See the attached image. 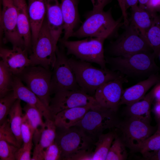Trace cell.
<instances>
[{"instance_id": "obj_41", "label": "cell", "mask_w": 160, "mask_h": 160, "mask_svg": "<svg viewBox=\"0 0 160 160\" xmlns=\"http://www.w3.org/2000/svg\"><path fill=\"white\" fill-rule=\"evenodd\" d=\"M142 154L143 158L145 160H160V150L158 151L147 152Z\"/></svg>"}, {"instance_id": "obj_43", "label": "cell", "mask_w": 160, "mask_h": 160, "mask_svg": "<svg viewBox=\"0 0 160 160\" xmlns=\"http://www.w3.org/2000/svg\"><path fill=\"white\" fill-rule=\"evenodd\" d=\"M152 111L158 123H160V101H155Z\"/></svg>"}, {"instance_id": "obj_31", "label": "cell", "mask_w": 160, "mask_h": 160, "mask_svg": "<svg viewBox=\"0 0 160 160\" xmlns=\"http://www.w3.org/2000/svg\"><path fill=\"white\" fill-rule=\"evenodd\" d=\"M160 150V123H158L155 132L143 142L138 151L144 153Z\"/></svg>"}, {"instance_id": "obj_44", "label": "cell", "mask_w": 160, "mask_h": 160, "mask_svg": "<svg viewBox=\"0 0 160 160\" xmlns=\"http://www.w3.org/2000/svg\"><path fill=\"white\" fill-rule=\"evenodd\" d=\"M152 89L155 101H160V83H156Z\"/></svg>"}, {"instance_id": "obj_23", "label": "cell", "mask_w": 160, "mask_h": 160, "mask_svg": "<svg viewBox=\"0 0 160 160\" xmlns=\"http://www.w3.org/2000/svg\"><path fill=\"white\" fill-rule=\"evenodd\" d=\"M39 140L35 145L32 160H41L44 151L55 140L57 127L53 119H45Z\"/></svg>"}, {"instance_id": "obj_24", "label": "cell", "mask_w": 160, "mask_h": 160, "mask_svg": "<svg viewBox=\"0 0 160 160\" xmlns=\"http://www.w3.org/2000/svg\"><path fill=\"white\" fill-rule=\"evenodd\" d=\"M154 101L151 89L141 100L127 105L126 113L129 117L150 123L151 120V107Z\"/></svg>"}, {"instance_id": "obj_33", "label": "cell", "mask_w": 160, "mask_h": 160, "mask_svg": "<svg viewBox=\"0 0 160 160\" xmlns=\"http://www.w3.org/2000/svg\"><path fill=\"white\" fill-rule=\"evenodd\" d=\"M16 99L12 91L0 98V125L8 119L7 117L9 111Z\"/></svg>"}, {"instance_id": "obj_32", "label": "cell", "mask_w": 160, "mask_h": 160, "mask_svg": "<svg viewBox=\"0 0 160 160\" xmlns=\"http://www.w3.org/2000/svg\"><path fill=\"white\" fill-rule=\"evenodd\" d=\"M12 74L2 60H0V97H3L8 93L11 88Z\"/></svg>"}, {"instance_id": "obj_30", "label": "cell", "mask_w": 160, "mask_h": 160, "mask_svg": "<svg viewBox=\"0 0 160 160\" xmlns=\"http://www.w3.org/2000/svg\"><path fill=\"white\" fill-rule=\"evenodd\" d=\"M126 148L121 138L116 134L109 148L105 160L126 159L128 154Z\"/></svg>"}, {"instance_id": "obj_36", "label": "cell", "mask_w": 160, "mask_h": 160, "mask_svg": "<svg viewBox=\"0 0 160 160\" xmlns=\"http://www.w3.org/2000/svg\"><path fill=\"white\" fill-rule=\"evenodd\" d=\"M61 160V151L55 140L43 151L41 160Z\"/></svg>"}, {"instance_id": "obj_38", "label": "cell", "mask_w": 160, "mask_h": 160, "mask_svg": "<svg viewBox=\"0 0 160 160\" xmlns=\"http://www.w3.org/2000/svg\"><path fill=\"white\" fill-rule=\"evenodd\" d=\"M32 145H22L18 148L15 154V160H31V151Z\"/></svg>"}, {"instance_id": "obj_27", "label": "cell", "mask_w": 160, "mask_h": 160, "mask_svg": "<svg viewBox=\"0 0 160 160\" xmlns=\"http://www.w3.org/2000/svg\"><path fill=\"white\" fill-rule=\"evenodd\" d=\"M33 132V139L35 145L38 143L44 122L40 112L35 108L26 104L23 109Z\"/></svg>"}, {"instance_id": "obj_49", "label": "cell", "mask_w": 160, "mask_h": 160, "mask_svg": "<svg viewBox=\"0 0 160 160\" xmlns=\"http://www.w3.org/2000/svg\"><path fill=\"white\" fill-rule=\"evenodd\" d=\"M1 0H0V5H1L0 3H1Z\"/></svg>"}, {"instance_id": "obj_47", "label": "cell", "mask_w": 160, "mask_h": 160, "mask_svg": "<svg viewBox=\"0 0 160 160\" xmlns=\"http://www.w3.org/2000/svg\"><path fill=\"white\" fill-rule=\"evenodd\" d=\"M148 0H138L139 4V7L144 8H146Z\"/></svg>"}, {"instance_id": "obj_42", "label": "cell", "mask_w": 160, "mask_h": 160, "mask_svg": "<svg viewBox=\"0 0 160 160\" xmlns=\"http://www.w3.org/2000/svg\"><path fill=\"white\" fill-rule=\"evenodd\" d=\"M93 5L92 11L103 10L109 0H91Z\"/></svg>"}, {"instance_id": "obj_28", "label": "cell", "mask_w": 160, "mask_h": 160, "mask_svg": "<svg viewBox=\"0 0 160 160\" xmlns=\"http://www.w3.org/2000/svg\"><path fill=\"white\" fill-rule=\"evenodd\" d=\"M116 136L115 131L102 134L94 143L95 148L93 152L92 160H105L112 142Z\"/></svg>"}, {"instance_id": "obj_18", "label": "cell", "mask_w": 160, "mask_h": 160, "mask_svg": "<svg viewBox=\"0 0 160 160\" xmlns=\"http://www.w3.org/2000/svg\"><path fill=\"white\" fill-rule=\"evenodd\" d=\"M47 5L48 25L54 46L56 48L64 27L60 4L58 0H47Z\"/></svg>"}, {"instance_id": "obj_7", "label": "cell", "mask_w": 160, "mask_h": 160, "mask_svg": "<svg viewBox=\"0 0 160 160\" xmlns=\"http://www.w3.org/2000/svg\"><path fill=\"white\" fill-rule=\"evenodd\" d=\"M150 123L129 117L125 121L119 122L115 128L119 130L121 138L131 152H138L144 140L152 135L157 128Z\"/></svg>"}, {"instance_id": "obj_46", "label": "cell", "mask_w": 160, "mask_h": 160, "mask_svg": "<svg viewBox=\"0 0 160 160\" xmlns=\"http://www.w3.org/2000/svg\"><path fill=\"white\" fill-rule=\"evenodd\" d=\"M119 6L121 8L122 14V16L124 18H126L127 17V14L126 12V11L125 10V8L124 7L122 1V0H117Z\"/></svg>"}, {"instance_id": "obj_48", "label": "cell", "mask_w": 160, "mask_h": 160, "mask_svg": "<svg viewBox=\"0 0 160 160\" xmlns=\"http://www.w3.org/2000/svg\"><path fill=\"white\" fill-rule=\"evenodd\" d=\"M1 5H0V41L1 39V32L2 30H3L1 22Z\"/></svg>"}, {"instance_id": "obj_3", "label": "cell", "mask_w": 160, "mask_h": 160, "mask_svg": "<svg viewBox=\"0 0 160 160\" xmlns=\"http://www.w3.org/2000/svg\"><path fill=\"white\" fill-rule=\"evenodd\" d=\"M116 20L111 11L92 10L80 27L71 37L78 38L98 37L105 39L111 35L124 23Z\"/></svg>"}, {"instance_id": "obj_21", "label": "cell", "mask_w": 160, "mask_h": 160, "mask_svg": "<svg viewBox=\"0 0 160 160\" xmlns=\"http://www.w3.org/2000/svg\"><path fill=\"white\" fill-rule=\"evenodd\" d=\"M64 35L63 39L72 36L79 20L77 0H61Z\"/></svg>"}, {"instance_id": "obj_20", "label": "cell", "mask_w": 160, "mask_h": 160, "mask_svg": "<svg viewBox=\"0 0 160 160\" xmlns=\"http://www.w3.org/2000/svg\"><path fill=\"white\" fill-rule=\"evenodd\" d=\"M17 12V26L19 33L23 39L24 49L27 51L31 47V24L26 0H13Z\"/></svg>"}, {"instance_id": "obj_19", "label": "cell", "mask_w": 160, "mask_h": 160, "mask_svg": "<svg viewBox=\"0 0 160 160\" xmlns=\"http://www.w3.org/2000/svg\"><path fill=\"white\" fill-rule=\"evenodd\" d=\"M27 7L31 26L32 48L36 42L46 15L47 0H28Z\"/></svg>"}, {"instance_id": "obj_12", "label": "cell", "mask_w": 160, "mask_h": 160, "mask_svg": "<svg viewBox=\"0 0 160 160\" xmlns=\"http://www.w3.org/2000/svg\"><path fill=\"white\" fill-rule=\"evenodd\" d=\"M51 98L49 110L53 117L59 112L67 109L93 105L97 102L93 96L81 89L58 92Z\"/></svg>"}, {"instance_id": "obj_26", "label": "cell", "mask_w": 160, "mask_h": 160, "mask_svg": "<svg viewBox=\"0 0 160 160\" xmlns=\"http://www.w3.org/2000/svg\"><path fill=\"white\" fill-rule=\"evenodd\" d=\"M22 110L21 100L17 99L12 105L8 114L10 128L20 147L23 142L21 134L23 116Z\"/></svg>"}, {"instance_id": "obj_17", "label": "cell", "mask_w": 160, "mask_h": 160, "mask_svg": "<svg viewBox=\"0 0 160 160\" xmlns=\"http://www.w3.org/2000/svg\"><path fill=\"white\" fill-rule=\"evenodd\" d=\"M160 82L158 73L152 74L147 79L124 90L119 105L127 106L143 99L147 91L153 85Z\"/></svg>"}, {"instance_id": "obj_4", "label": "cell", "mask_w": 160, "mask_h": 160, "mask_svg": "<svg viewBox=\"0 0 160 160\" xmlns=\"http://www.w3.org/2000/svg\"><path fill=\"white\" fill-rule=\"evenodd\" d=\"M55 141L61 151V160H70L76 154L92 151L95 141L79 127H57Z\"/></svg>"}, {"instance_id": "obj_13", "label": "cell", "mask_w": 160, "mask_h": 160, "mask_svg": "<svg viewBox=\"0 0 160 160\" xmlns=\"http://www.w3.org/2000/svg\"><path fill=\"white\" fill-rule=\"evenodd\" d=\"M127 80L123 76L103 84L96 89L94 98L101 106L116 112L124 90L123 84Z\"/></svg>"}, {"instance_id": "obj_50", "label": "cell", "mask_w": 160, "mask_h": 160, "mask_svg": "<svg viewBox=\"0 0 160 160\" xmlns=\"http://www.w3.org/2000/svg\"><path fill=\"white\" fill-rule=\"evenodd\" d=\"M1 98L0 97V98Z\"/></svg>"}, {"instance_id": "obj_9", "label": "cell", "mask_w": 160, "mask_h": 160, "mask_svg": "<svg viewBox=\"0 0 160 160\" xmlns=\"http://www.w3.org/2000/svg\"><path fill=\"white\" fill-rule=\"evenodd\" d=\"M52 69L51 95L60 91L81 89L70 65L68 58L63 49H59L57 46L56 59Z\"/></svg>"}, {"instance_id": "obj_37", "label": "cell", "mask_w": 160, "mask_h": 160, "mask_svg": "<svg viewBox=\"0 0 160 160\" xmlns=\"http://www.w3.org/2000/svg\"><path fill=\"white\" fill-rule=\"evenodd\" d=\"M2 139L6 140L19 148L20 147L11 131L9 119L3 124L0 125V140Z\"/></svg>"}, {"instance_id": "obj_25", "label": "cell", "mask_w": 160, "mask_h": 160, "mask_svg": "<svg viewBox=\"0 0 160 160\" xmlns=\"http://www.w3.org/2000/svg\"><path fill=\"white\" fill-rule=\"evenodd\" d=\"M131 9V16L129 23L145 39L146 33L151 26L156 14L138 6Z\"/></svg>"}, {"instance_id": "obj_14", "label": "cell", "mask_w": 160, "mask_h": 160, "mask_svg": "<svg viewBox=\"0 0 160 160\" xmlns=\"http://www.w3.org/2000/svg\"><path fill=\"white\" fill-rule=\"evenodd\" d=\"M2 27L6 39L10 42L13 47L24 49V41L20 36L17 26V12L13 0H1Z\"/></svg>"}, {"instance_id": "obj_1", "label": "cell", "mask_w": 160, "mask_h": 160, "mask_svg": "<svg viewBox=\"0 0 160 160\" xmlns=\"http://www.w3.org/2000/svg\"><path fill=\"white\" fill-rule=\"evenodd\" d=\"M105 58L111 70L132 78L148 77L158 73L160 70L155 63L153 52L139 53L126 57Z\"/></svg>"}, {"instance_id": "obj_5", "label": "cell", "mask_w": 160, "mask_h": 160, "mask_svg": "<svg viewBox=\"0 0 160 160\" xmlns=\"http://www.w3.org/2000/svg\"><path fill=\"white\" fill-rule=\"evenodd\" d=\"M116 113L97 102L75 126L80 128L95 141L105 130L115 127L119 122Z\"/></svg>"}, {"instance_id": "obj_15", "label": "cell", "mask_w": 160, "mask_h": 160, "mask_svg": "<svg viewBox=\"0 0 160 160\" xmlns=\"http://www.w3.org/2000/svg\"><path fill=\"white\" fill-rule=\"evenodd\" d=\"M27 51L20 47H13L12 49L0 48V57L13 75L18 76L31 62Z\"/></svg>"}, {"instance_id": "obj_45", "label": "cell", "mask_w": 160, "mask_h": 160, "mask_svg": "<svg viewBox=\"0 0 160 160\" xmlns=\"http://www.w3.org/2000/svg\"><path fill=\"white\" fill-rule=\"evenodd\" d=\"M124 7L125 10L129 7L131 9L137 6L138 0H122Z\"/></svg>"}, {"instance_id": "obj_35", "label": "cell", "mask_w": 160, "mask_h": 160, "mask_svg": "<svg viewBox=\"0 0 160 160\" xmlns=\"http://www.w3.org/2000/svg\"><path fill=\"white\" fill-rule=\"evenodd\" d=\"M23 145H32L33 132L25 114H23L21 128Z\"/></svg>"}, {"instance_id": "obj_39", "label": "cell", "mask_w": 160, "mask_h": 160, "mask_svg": "<svg viewBox=\"0 0 160 160\" xmlns=\"http://www.w3.org/2000/svg\"><path fill=\"white\" fill-rule=\"evenodd\" d=\"M146 8L152 13H156L160 11V0H148Z\"/></svg>"}, {"instance_id": "obj_16", "label": "cell", "mask_w": 160, "mask_h": 160, "mask_svg": "<svg viewBox=\"0 0 160 160\" xmlns=\"http://www.w3.org/2000/svg\"><path fill=\"white\" fill-rule=\"evenodd\" d=\"M11 89L17 99L35 108L40 112L45 119H53L49 109L38 97L24 84L17 76H16L12 79Z\"/></svg>"}, {"instance_id": "obj_2", "label": "cell", "mask_w": 160, "mask_h": 160, "mask_svg": "<svg viewBox=\"0 0 160 160\" xmlns=\"http://www.w3.org/2000/svg\"><path fill=\"white\" fill-rule=\"evenodd\" d=\"M68 62L80 88L92 96L103 84L123 76L119 72L96 68L90 63L73 57L68 58Z\"/></svg>"}, {"instance_id": "obj_6", "label": "cell", "mask_w": 160, "mask_h": 160, "mask_svg": "<svg viewBox=\"0 0 160 160\" xmlns=\"http://www.w3.org/2000/svg\"><path fill=\"white\" fill-rule=\"evenodd\" d=\"M105 39L98 37L71 41L62 39L63 45L67 50V55H72L77 59L99 65L106 68L103 43Z\"/></svg>"}, {"instance_id": "obj_29", "label": "cell", "mask_w": 160, "mask_h": 160, "mask_svg": "<svg viewBox=\"0 0 160 160\" xmlns=\"http://www.w3.org/2000/svg\"><path fill=\"white\" fill-rule=\"evenodd\" d=\"M145 39L156 58L160 54V22L159 16L155 17L152 24L146 33Z\"/></svg>"}, {"instance_id": "obj_34", "label": "cell", "mask_w": 160, "mask_h": 160, "mask_svg": "<svg viewBox=\"0 0 160 160\" xmlns=\"http://www.w3.org/2000/svg\"><path fill=\"white\" fill-rule=\"evenodd\" d=\"M19 148L5 139L0 140V159L15 160V154Z\"/></svg>"}, {"instance_id": "obj_10", "label": "cell", "mask_w": 160, "mask_h": 160, "mask_svg": "<svg viewBox=\"0 0 160 160\" xmlns=\"http://www.w3.org/2000/svg\"><path fill=\"white\" fill-rule=\"evenodd\" d=\"M125 31L110 47V52L115 57H128L141 52H153L145 39L130 23Z\"/></svg>"}, {"instance_id": "obj_8", "label": "cell", "mask_w": 160, "mask_h": 160, "mask_svg": "<svg viewBox=\"0 0 160 160\" xmlns=\"http://www.w3.org/2000/svg\"><path fill=\"white\" fill-rule=\"evenodd\" d=\"M18 76L49 109L51 99L52 72L50 69L39 65H31Z\"/></svg>"}, {"instance_id": "obj_40", "label": "cell", "mask_w": 160, "mask_h": 160, "mask_svg": "<svg viewBox=\"0 0 160 160\" xmlns=\"http://www.w3.org/2000/svg\"><path fill=\"white\" fill-rule=\"evenodd\" d=\"M93 152L89 151L79 153L73 156L70 160H92Z\"/></svg>"}, {"instance_id": "obj_22", "label": "cell", "mask_w": 160, "mask_h": 160, "mask_svg": "<svg viewBox=\"0 0 160 160\" xmlns=\"http://www.w3.org/2000/svg\"><path fill=\"white\" fill-rule=\"evenodd\" d=\"M93 105L74 107L62 111L54 116L53 120L55 124L57 127L60 128H67L74 126L83 118Z\"/></svg>"}, {"instance_id": "obj_11", "label": "cell", "mask_w": 160, "mask_h": 160, "mask_svg": "<svg viewBox=\"0 0 160 160\" xmlns=\"http://www.w3.org/2000/svg\"><path fill=\"white\" fill-rule=\"evenodd\" d=\"M29 57L31 65H39L52 69L56 59V48L48 25L46 15L39 33L36 42Z\"/></svg>"}]
</instances>
